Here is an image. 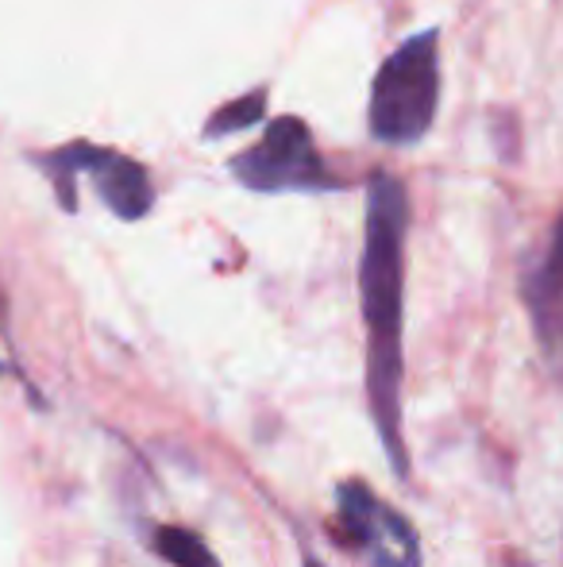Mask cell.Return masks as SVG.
I'll return each instance as SVG.
<instances>
[{
    "instance_id": "obj_7",
    "label": "cell",
    "mask_w": 563,
    "mask_h": 567,
    "mask_svg": "<svg viewBox=\"0 0 563 567\" xmlns=\"http://www.w3.org/2000/svg\"><path fill=\"white\" fill-rule=\"evenodd\" d=\"M155 548L174 567H220L217 556L209 553V545L194 529H181V525H163L155 533Z\"/></svg>"
},
{
    "instance_id": "obj_3",
    "label": "cell",
    "mask_w": 563,
    "mask_h": 567,
    "mask_svg": "<svg viewBox=\"0 0 563 567\" xmlns=\"http://www.w3.org/2000/svg\"><path fill=\"white\" fill-rule=\"evenodd\" d=\"M35 163H39V171L51 178L62 209H70V213L77 209V202H74L77 174H93L101 202L121 220H143L150 213V205H155V189H150L147 171H143L136 158L121 155V151L97 147V143H66V147H59V151L35 155Z\"/></svg>"
},
{
    "instance_id": "obj_8",
    "label": "cell",
    "mask_w": 563,
    "mask_h": 567,
    "mask_svg": "<svg viewBox=\"0 0 563 567\" xmlns=\"http://www.w3.org/2000/svg\"><path fill=\"white\" fill-rule=\"evenodd\" d=\"M267 113V90H251L248 97H236L228 105H220L217 113L205 120V140H225L243 127H256Z\"/></svg>"
},
{
    "instance_id": "obj_4",
    "label": "cell",
    "mask_w": 563,
    "mask_h": 567,
    "mask_svg": "<svg viewBox=\"0 0 563 567\" xmlns=\"http://www.w3.org/2000/svg\"><path fill=\"white\" fill-rule=\"evenodd\" d=\"M232 174L256 194H329L340 186L324 166L309 124L298 116L271 120L263 140L232 158Z\"/></svg>"
},
{
    "instance_id": "obj_1",
    "label": "cell",
    "mask_w": 563,
    "mask_h": 567,
    "mask_svg": "<svg viewBox=\"0 0 563 567\" xmlns=\"http://www.w3.org/2000/svg\"><path fill=\"white\" fill-rule=\"evenodd\" d=\"M409 194L402 178L375 174L367 186V225L359 255V306L367 324V390L390 467L409 475L402 441V306H406Z\"/></svg>"
},
{
    "instance_id": "obj_2",
    "label": "cell",
    "mask_w": 563,
    "mask_h": 567,
    "mask_svg": "<svg viewBox=\"0 0 563 567\" xmlns=\"http://www.w3.org/2000/svg\"><path fill=\"white\" fill-rule=\"evenodd\" d=\"M440 109V31L409 35L378 66L371 85V135L386 147H414Z\"/></svg>"
},
{
    "instance_id": "obj_9",
    "label": "cell",
    "mask_w": 563,
    "mask_h": 567,
    "mask_svg": "<svg viewBox=\"0 0 563 567\" xmlns=\"http://www.w3.org/2000/svg\"><path fill=\"white\" fill-rule=\"evenodd\" d=\"M301 567H324V564L316 560V556H305V564H301Z\"/></svg>"
},
{
    "instance_id": "obj_5",
    "label": "cell",
    "mask_w": 563,
    "mask_h": 567,
    "mask_svg": "<svg viewBox=\"0 0 563 567\" xmlns=\"http://www.w3.org/2000/svg\"><path fill=\"white\" fill-rule=\"evenodd\" d=\"M340 537L359 548L375 567H421L417 529L363 483L340 486Z\"/></svg>"
},
{
    "instance_id": "obj_6",
    "label": "cell",
    "mask_w": 563,
    "mask_h": 567,
    "mask_svg": "<svg viewBox=\"0 0 563 567\" xmlns=\"http://www.w3.org/2000/svg\"><path fill=\"white\" fill-rule=\"evenodd\" d=\"M525 306L544 363L556 371V379H563V217L552 228L536 267L525 275Z\"/></svg>"
}]
</instances>
